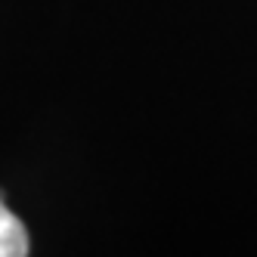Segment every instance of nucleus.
Listing matches in <instances>:
<instances>
[{"label":"nucleus","instance_id":"obj_1","mask_svg":"<svg viewBox=\"0 0 257 257\" xmlns=\"http://www.w3.org/2000/svg\"><path fill=\"white\" fill-rule=\"evenodd\" d=\"M22 254H28V232L22 220L0 198V257H22Z\"/></svg>","mask_w":257,"mask_h":257}]
</instances>
